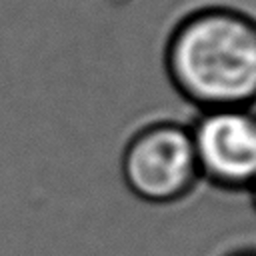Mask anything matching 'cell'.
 I'll use <instances>...</instances> for the list:
<instances>
[{"label": "cell", "mask_w": 256, "mask_h": 256, "mask_svg": "<svg viewBox=\"0 0 256 256\" xmlns=\"http://www.w3.org/2000/svg\"><path fill=\"white\" fill-rule=\"evenodd\" d=\"M164 64L172 86L204 110L246 108L256 100V20L206 6L172 30Z\"/></svg>", "instance_id": "obj_1"}, {"label": "cell", "mask_w": 256, "mask_h": 256, "mask_svg": "<svg viewBox=\"0 0 256 256\" xmlns=\"http://www.w3.org/2000/svg\"><path fill=\"white\" fill-rule=\"evenodd\" d=\"M122 176L140 200L168 204L184 198L200 176L190 130L176 122L140 128L122 152Z\"/></svg>", "instance_id": "obj_2"}, {"label": "cell", "mask_w": 256, "mask_h": 256, "mask_svg": "<svg viewBox=\"0 0 256 256\" xmlns=\"http://www.w3.org/2000/svg\"><path fill=\"white\" fill-rule=\"evenodd\" d=\"M198 170L228 190L256 180V114L246 108L206 110L190 130Z\"/></svg>", "instance_id": "obj_3"}, {"label": "cell", "mask_w": 256, "mask_h": 256, "mask_svg": "<svg viewBox=\"0 0 256 256\" xmlns=\"http://www.w3.org/2000/svg\"><path fill=\"white\" fill-rule=\"evenodd\" d=\"M228 256H256V248H242V250H234Z\"/></svg>", "instance_id": "obj_4"}, {"label": "cell", "mask_w": 256, "mask_h": 256, "mask_svg": "<svg viewBox=\"0 0 256 256\" xmlns=\"http://www.w3.org/2000/svg\"><path fill=\"white\" fill-rule=\"evenodd\" d=\"M250 188H252V202H254V208H256V180L252 182V186H250Z\"/></svg>", "instance_id": "obj_5"}]
</instances>
